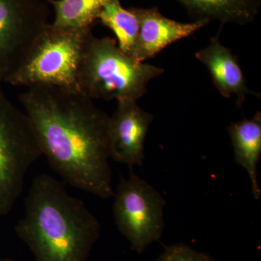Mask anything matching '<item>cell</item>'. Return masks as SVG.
Masks as SVG:
<instances>
[{"label": "cell", "instance_id": "cell-1", "mask_svg": "<svg viewBox=\"0 0 261 261\" xmlns=\"http://www.w3.org/2000/svg\"><path fill=\"white\" fill-rule=\"evenodd\" d=\"M19 99L42 155L67 185L102 199L114 195L110 166V116L79 91L28 87Z\"/></svg>", "mask_w": 261, "mask_h": 261}, {"label": "cell", "instance_id": "cell-2", "mask_svg": "<svg viewBox=\"0 0 261 261\" xmlns=\"http://www.w3.org/2000/svg\"><path fill=\"white\" fill-rule=\"evenodd\" d=\"M47 174L34 178L15 230L36 261H87L101 225L83 201Z\"/></svg>", "mask_w": 261, "mask_h": 261}, {"label": "cell", "instance_id": "cell-3", "mask_svg": "<svg viewBox=\"0 0 261 261\" xmlns=\"http://www.w3.org/2000/svg\"><path fill=\"white\" fill-rule=\"evenodd\" d=\"M163 68L136 61L111 37L89 39L79 75L80 92L92 99L137 101Z\"/></svg>", "mask_w": 261, "mask_h": 261}, {"label": "cell", "instance_id": "cell-4", "mask_svg": "<svg viewBox=\"0 0 261 261\" xmlns=\"http://www.w3.org/2000/svg\"><path fill=\"white\" fill-rule=\"evenodd\" d=\"M92 27L63 30L49 24L24 64L7 81L14 86L47 85L79 91V75Z\"/></svg>", "mask_w": 261, "mask_h": 261}, {"label": "cell", "instance_id": "cell-5", "mask_svg": "<svg viewBox=\"0 0 261 261\" xmlns=\"http://www.w3.org/2000/svg\"><path fill=\"white\" fill-rule=\"evenodd\" d=\"M42 155L28 116L10 102L0 84V216L13 209L27 171Z\"/></svg>", "mask_w": 261, "mask_h": 261}, {"label": "cell", "instance_id": "cell-6", "mask_svg": "<svg viewBox=\"0 0 261 261\" xmlns=\"http://www.w3.org/2000/svg\"><path fill=\"white\" fill-rule=\"evenodd\" d=\"M113 214L120 232L139 254L162 235L166 201L145 180L132 173L122 178L114 193Z\"/></svg>", "mask_w": 261, "mask_h": 261}, {"label": "cell", "instance_id": "cell-7", "mask_svg": "<svg viewBox=\"0 0 261 261\" xmlns=\"http://www.w3.org/2000/svg\"><path fill=\"white\" fill-rule=\"evenodd\" d=\"M41 0H0V84L24 64L49 23Z\"/></svg>", "mask_w": 261, "mask_h": 261}, {"label": "cell", "instance_id": "cell-8", "mask_svg": "<svg viewBox=\"0 0 261 261\" xmlns=\"http://www.w3.org/2000/svg\"><path fill=\"white\" fill-rule=\"evenodd\" d=\"M153 118L137 101H118L116 112L108 122L110 157L130 166H142L145 137Z\"/></svg>", "mask_w": 261, "mask_h": 261}, {"label": "cell", "instance_id": "cell-9", "mask_svg": "<svg viewBox=\"0 0 261 261\" xmlns=\"http://www.w3.org/2000/svg\"><path fill=\"white\" fill-rule=\"evenodd\" d=\"M138 19V36L130 56L144 63L157 56L164 48L192 35L207 25V22L181 23L163 16L157 8H130Z\"/></svg>", "mask_w": 261, "mask_h": 261}, {"label": "cell", "instance_id": "cell-10", "mask_svg": "<svg viewBox=\"0 0 261 261\" xmlns=\"http://www.w3.org/2000/svg\"><path fill=\"white\" fill-rule=\"evenodd\" d=\"M219 34L211 39L207 47L197 51L195 58L207 67L221 96L228 99L236 95L237 105L241 108L248 94L258 97V94L247 87L238 58L229 48L221 44Z\"/></svg>", "mask_w": 261, "mask_h": 261}, {"label": "cell", "instance_id": "cell-11", "mask_svg": "<svg viewBox=\"0 0 261 261\" xmlns=\"http://www.w3.org/2000/svg\"><path fill=\"white\" fill-rule=\"evenodd\" d=\"M195 21L244 25L251 23L258 14L261 0H178Z\"/></svg>", "mask_w": 261, "mask_h": 261}, {"label": "cell", "instance_id": "cell-12", "mask_svg": "<svg viewBox=\"0 0 261 261\" xmlns=\"http://www.w3.org/2000/svg\"><path fill=\"white\" fill-rule=\"evenodd\" d=\"M228 132L235 161L246 170L251 181L254 197L258 200L261 194L257 178V165L261 154L260 111L250 119L231 123L228 127Z\"/></svg>", "mask_w": 261, "mask_h": 261}, {"label": "cell", "instance_id": "cell-13", "mask_svg": "<svg viewBox=\"0 0 261 261\" xmlns=\"http://www.w3.org/2000/svg\"><path fill=\"white\" fill-rule=\"evenodd\" d=\"M54 6L53 27L63 30H78L92 27L101 10L110 0H47Z\"/></svg>", "mask_w": 261, "mask_h": 261}, {"label": "cell", "instance_id": "cell-14", "mask_svg": "<svg viewBox=\"0 0 261 261\" xmlns=\"http://www.w3.org/2000/svg\"><path fill=\"white\" fill-rule=\"evenodd\" d=\"M98 19L113 31L118 39V47L130 55L138 36V19L129 10L122 7L119 0H110L103 7Z\"/></svg>", "mask_w": 261, "mask_h": 261}, {"label": "cell", "instance_id": "cell-15", "mask_svg": "<svg viewBox=\"0 0 261 261\" xmlns=\"http://www.w3.org/2000/svg\"><path fill=\"white\" fill-rule=\"evenodd\" d=\"M211 257L195 251L185 244H176L168 247L157 261H208Z\"/></svg>", "mask_w": 261, "mask_h": 261}, {"label": "cell", "instance_id": "cell-16", "mask_svg": "<svg viewBox=\"0 0 261 261\" xmlns=\"http://www.w3.org/2000/svg\"><path fill=\"white\" fill-rule=\"evenodd\" d=\"M0 261H16L10 258H0Z\"/></svg>", "mask_w": 261, "mask_h": 261}, {"label": "cell", "instance_id": "cell-17", "mask_svg": "<svg viewBox=\"0 0 261 261\" xmlns=\"http://www.w3.org/2000/svg\"><path fill=\"white\" fill-rule=\"evenodd\" d=\"M208 261H215V260H213V259H212V258H211V257L210 260H209Z\"/></svg>", "mask_w": 261, "mask_h": 261}]
</instances>
